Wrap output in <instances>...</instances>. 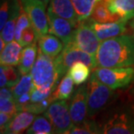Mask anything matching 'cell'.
<instances>
[{
    "label": "cell",
    "instance_id": "17",
    "mask_svg": "<svg viewBox=\"0 0 134 134\" xmlns=\"http://www.w3.org/2000/svg\"><path fill=\"white\" fill-rule=\"evenodd\" d=\"M38 47L39 52L51 58H56L62 52L64 43L57 36L47 33L38 38Z\"/></svg>",
    "mask_w": 134,
    "mask_h": 134
},
{
    "label": "cell",
    "instance_id": "6",
    "mask_svg": "<svg viewBox=\"0 0 134 134\" xmlns=\"http://www.w3.org/2000/svg\"><path fill=\"white\" fill-rule=\"evenodd\" d=\"M44 116L52 123L53 133L68 134L74 125L70 113L69 102L67 100L53 101L44 111Z\"/></svg>",
    "mask_w": 134,
    "mask_h": 134
},
{
    "label": "cell",
    "instance_id": "25",
    "mask_svg": "<svg viewBox=\"0 0 134 134\" xmlns=\"http://www.w3.org/2000/svg\"><path fill=\"white\" fill-rule=\"evenodd\" d=\"M33 87H34V84H33L32 77H31V74L27 73L22 75L19 81L14 86L10 88V89L12 91L14 98L17 99L18 98H19L20 96H22L25 93L30 92Z\"/></svg>",
    "mask_w": 134,
    "mask_h": 134
},
{
    "label": "cell",
    "instance_id": "12",
    "mask_svg": "<svg viewBox=\"0 0 134 134\" xmlns=\"http://www.w3.org/2000/svg\"><path fill=\"white\" fill-rule=\"evenodd\" d=\"M89 24L92 30L97 35L100 41L112 38V37L120 36L126 32V21H116L109 23H99L92 19L91 18L85 19Z\"/></svg>",
    "mask_w": 134,
    "mask_h": 134
},
{
    "label": "cell",
    "instance_id": "28",
    "mask_svg": "<svg viewBox=\"0 0 134 134\" xmlns=\"http://www.w3.org/2000/svg\"><path fill=\"white\" fill-rule=\"evenodd\" d=\"M30 25H31V21H30V19H29V17H28L27 13L25 12V9H24L22 4H21L19 16H18L17 24H16V30H15V37H14V39L17 40L18 42H19L23 32L25 31V29L28 28Z\"/></svg>",
    "mask_w": 134,
    "mask_h": 134
},
{
    "label": "cell",
    "instance_id": "3",
    "mask_svg": "<svg viewBox=\"0 0 134 134\" xmlns=\"http://www.w3.org/2000/svg\"><path fill=\"white\" fill-rule=\"evenodd\" d=\"M114 90L99 81L92 74L87 84L88 118L92 119L98 114L111 101L114 96Z\"/></svg>",
    "mask_w": 134,
    "mask_h": 134
},
{
    "label": "cell",
    "instance_id": "1",
    "mask_svg": "<svg viewBox=\"0 0 134 134\" xmlns=\"http://www.w3.org/2000/svg\"><path fill=\"white\" fill-rule=\"evenodd\" d=\"M97 67H134V37L120 36L101 41L95 56Z\"/></svg>",
    "mask_w": 134,
    "mask_h": 134
},
{
    "label": "cell",
    "instance_id": "35",
    "mask_svg": "<svg viewBox=\"0 0 134 134\" xmlns=\"http://www.w3.org/2000/svg\"><path fill=\"white\" fill-rule=\"evenodd\" d=\"M129 25H130V28H131V30H132V36H133V37H134V18H132V19H131V20H130Z\"/></svg>",
    "mask_w": 134,
    "mask_h": 134
},
{
    "label": "cell",
    "instance_id": "24",
    "mask_svg": "<svg viewBox=\"0 0 134 134\" xmlns=\"http://www.w3.org/2000/svg\"><path fill=\"white\" fill-rule=\"evenodd\" d=\"M98 1L100 0H71L80 22L91 17L93 8Z\"/></svg>",
    "mask_w": 134,
    "mask_h": 134
},
{
    "label": "cell",
    "instance_id": "14",
    "mask_svg": "<svg viewBox=\"0 0 134 134\" xmlns=\"http://www.w3.org/2000/svg\"><path fill=\"white\" fill-rule=\"evenodd\" d=\"M48 9L56 15L69 20L76 27L80 23L79 16L71 0H51L50 6Z\"/></svg>",
    "mask_w": 134,
    "mask_h": 134
},
{
    "label": "cell",
    "instance_id": "9",
    "mask_svg": "<svg viewBox=\"0 0 134 134\" xmlns=\"http://www.w3.org/2000/svg\"><path fill=\"white\" fill-rule=\"evenodd\" d=\"M80 50L96 56L101 41L86 20L81 21L75 28L73 38L71 40Z\"/></svg>",
    "mask_w": 134,
    "mask_h": 134
},
{
    "label": "cell",
    "instance_id": "4",
    "mask_svg": "<svg viewBox=\"0 0 134 134\" xmlns=\"http://www.w3.org/2000/svg\"><path fill=\"white\" fill-rule=\"evenodd\" d=\"M92 73L112 90L125 88L134 82V67H96Z\"/></svg>",
    "mask_w": 134,
    "mask_h": 134
},
{
    "label": "cell",
    "instance_id": "34",
    "mask_svg": "<svg viewBox=\"0 0 134 134\" xmlns=\"http://www.w3.org/2000/svg\"><path fill=\"white\" fill-rule=\"evenodd\" d=\"M5 86H7V77L4 71V68L1 65V69H0V87L2 88Z\"/></svg>",
    "mask_w": 134,
    "mask_h": 134
},
{
    "label": "cell",
    "instance_id": "21",
    "mask_svg": "<svg viewBox=\"0 0 134 134\" xmlns=\"http://www.w3.org/2000/svg\"><path fill=\"white\" fill-rule=\"evenodd\" d=\"M91 69L86 64L83 62H76L68 71L72 77L75 85H81L85 84L91 77Z\"/></svg>",
    "mask_w": 134,
    "mask_h": 134
},
{
    "label": "cell",
    "instance_id": "7",
    "mask_svg": "<svg viewBox=\"0 0 134 134\" xmlns=\"http://www.w3.org/2000/svg\"><path fill=\"white\" fill-rule=\"evenodd\" d=\"M20 3L27 13L31 25L36 30L38 38L49 33L48 17L45 12L46 3L42 0H20Z\"/></svg>",
    "mask_w": 134,
    "mask_h": 134
},
{
    "label": "cell",
    "instance_id": "38",
    "mask_svg": "<svg viewBox=\"0 0 134 134\" xmlns=\"http://www.w3.org/2000/svg\"><path fill=\"white\" fill-rule=\"evenodd\" d=\"M133 92H134V90H133Z\"/></svg>",
    "mask_w": 134,
    "mask_h": 134
},
{
    "label": "cell",
    "instance_id": "22",
    "mask_svg": "<svg viewBox=\"0 0 134 134\" xmlns=\"http://www.w3.org/2000/svg\"><path fill=\"white\" fill-rule=\"evenodd\" d=\"M20 8H21V3L13 10L12 13L10 16L9 19H8L6 24L4 25V28L1 30V37H3L6 43L14 40L16 24H17L18 16H19Z\"/></svg>",
    "mask_w": 134,
    "mask_h": 134
},
{
    "label": "cell",
    "instance_id": "10",
    "mask_svg": "<svg viewBox=\"0 0 134 134\" xmlns=\"http://www.w3.org/2000/svg\"><path fill=\"white\" fill-rule=\"evenodd\" d=\"M70 113L74 125H79L88 117L87 85H81L73 92L69 103Z\"/></svg>",
    "mask_w": 134,
    "mask_h": 134
},
{
    "label": "cell",
    "instance_id": "16",
    "mask_svg": "<svg viewBox=\"0 0 134 134\" xmlns=\"http://www.w3.org/2000/svg\"><path fill=\"white\" fill-rule=\"evenodd\" d=\"M23 46L17 40L6 43L4 49L1 51L0 63L1 65H18L22 55Z\"/></svg>",
    "mask_w": 134,
    "mask_h": 134
},
{
    "label": "cell",
    "instance_id": "23",
    "mask_svg": "<svg viewBox=\"0 0 134 134\" xmlns=\"http://www.w3.org/2000/svg\"><path fill=\"white\" fill-rule=\"evenodd\" d=\"M28 134H50L53 133L52 123L45 116L35 117L32 124L26 130Z\"/></svg>",
    "mask_w": 134,
    "mask_h": 134
},
{
    "label": "cell",
    "instance_id": "19",
    "mask_svg": "<svg viewBox=\"0 0 134 134\" xmlns=\"http://www.w3.org/2000/svg\"><path fill=\"white\" fill-rule=\"evenodd\" d=\"M37 42L23 48L22 55H21L19 64L18 65V70L20 71L22 75L27 74L29 72H31V69H32L35 64V61L37 59Z\"/></svg>",
    "mask_w": 134,
    "mask_h": 134
},
{
    "label": "cell",
    "instance_id": "33",
    "mask_svg": "<svg viewBox=\"0 0 134 134\" xmlns=\"http://www.w3.org/2000/svg\"><path fill=\"white\" fill-rule=\"evenodd\" d=\"M15 100H16V102H17L18 104H19L20 111H21V107L31 102V92L25 93V94H23L22 96H20L19 98H18L17 99H15Z\"/></svg>",
    "mask_w": 134,
    "mask_h": 134
},
{
    "label": "cell",
    "instance_id": "11",
    "mask_svg": "<svg viewBox=\"0 0 134 134\" xmlns=\"http://www.w3.org/2000/svg\"><path fill=\"white\" fill-rule=\"evenodd\" d=\"M49 33L57 36L62 40L64 45L70 43L73 38V34L76 26L73 25L69 20L59 17L53 13L52 10H47Z\"/></svg>",
    "mask_w": 134,
    "mask_h": 134
},
{
    "label": "cell",
    "instance_id": "13",
    "mask_svg": "<svg viewBox=\"0 0 134 134\" xmlns=\"http://www.w3.org/2000/svg\"><path fill=\"white\" fill-rule=\"evenodd\" d=\"M35 114L27 111H20L15 114L12 120L1 131V133L18 134L26 131L32 124Z\"/></svg>",
    "mask_w": 134,
    "mask_h": 134
},
{
    "label": "cell",
    "instance_id": "29",
    "mask_svg": "<svg viewBox=\"0 0 134 134\" xmlns=\"http://www.w3.org/2000/svg\"><path fill=\"white\" fill-rule=\"evenodd\" d=\"M7 77V87L12 88L19 81L22 77L20 71L12 65H2Z\"/></svg>",
    "mask_w": 134,
    "mask_h": 134
},
{
    "label": "cell",
    "instance_id": "2",
    "mask_svg": "<svg viewBox=\"0 0 134 134\" xmlns=\"http://www.w3.org/2000/svg\"><path fill=\"white\" fill-rule=\"evenodd\" d=\"M76 62H83L86 64L92 71L97 67L95 56L80 50L75 45L73 42L71 41L67 44L64 45L62 52L54 59L56 71L59 77L65 75L70 68Z\"/></svg>",
    "mask_w": 134,
    "mask_h": 134
},
{
    "label": "cell",
    "instance_id": "36",
    "mask_svg": "<svg viewBox=\"0 0 134 134\" xmlns=\"http://www.w3.org/2000/svg\"><path fill=\"white\" fill-rule=\"evenodd\" d=\"M42 1H44V2L46 3V4H48V2H49V0H42Z\"/></svg>",
    "mask_w": 134,
    "mask_h": 134
},
{
    "label": "cell",
    "instance_id": "30",
    "mask_svg": "<svg viewBox=\"0 0 134 134\" xmlns=\"http://www.w3.org/2000/svg\"><path fill=\"white\" fill-rule=\"evenodd\" d=\"M37 40H38V36H37V31L32 25H30L23 32L19 43L23 47H25L27 46V45L32 44L33 43H36Z\"/></svg>",
    "mask_w": 134,
    "mask_h": 134
},
{
    "label": "cell",
    "instance_id": "27",
    "mask_svg": "<svg viewBox=\"0 0 134 134\" xmlns=\"http://www.w3.org/2000/svg\"><path fill=\"white\" fill-rule=\"evenodd\" d=\"M18 0H2L0 8V29L4 28L13 10L19 4Z\"/></svg>",
    "mask_w": 134,
    "mask_h": 134
},
{
    "label": "cell",
    "instance_id": "37",
    "mask_svg": "<svg viewBox=\"0 0 134 134\" xmlns=\"http://www.w3.org/2000/svg\"><path fill=\"white\" fill-rule=\"evenodd\" d=\"M133 112H134V108H133Z\"/></svg>",
    "mask_w": 134,
    "mask_h": 134
},
{
    "label": "cell",
    "instance_id": "15",
    "mask_svg": "<svg viewBox=\"0 0 134 134\" xmlns=\"http://www.w3.org/2000/svg\"><path fill=\"white\" fill-rule=\"evenodd\" d=\"M112 14L120 20L126 21L134 18V0H104Z\"/></svg>",
    "mask_w": 134,
    "mask_h": 134
},
{
    "label": "cell",
    "instance_id": "26",
    "mask_svg": "<svg viewBox=\"0 0 134 134\" xmlns=\"http://www.w3.org/2000/svg\"><path fill=\"white\" fill-rule=\"evenodd\" d=\"M71 134H97L101 133L100 125L92 119H85L79 125H74L69 131Z\"/></svg>",
    "mask_w": 134,
    "mask_h": 134
},
{
    "label": "cell",
    "instance_id": "31",
    "mask_svg": "<svg viewBox=\"0 0 134 134\" xmlns=\"http://www.w3.org/2000/svg\"><path fill=\"white\" fill-rule=\"evenodd\" d=\"M0 111L12 115H15L18 111H20V106L15 99L0 98Z\"/></svg>",
    "mask_w": 134,
    "mask_h": 134
},
{
    "label": "cell",
    "instance_id": "20",
    "mask_svg": "<svg viewBox=\"0 0 134 134\" xmlns=\"http://www.w3.org/2000/svg\"><path fill=\"white\" fill-rule=\"evenodd\" d=\"M90 18L99 23L116 22V21L120 20L119 17L113 15L110 12L108 7L106 6L105 3L104 2V0H100L95 4Z\"/></svg>",
    "mask_w": 134,
    "mask_h": 134
},
{
    "label": "cell",
    "instance_id": "18",
    "mask_svg": "<svg viewBox=\"0 0 134 134\" xmlns=\"http://www.w3.org/2000/svg\"><path fill=\"white\" fill-rule=\"evenodd\" d=\"M75 84L69 72L63 77L60 82L55 87L54 91L51 95L52 102L56 100H67L72 96V92L74 91Z\"/></svg>",
    "mask_w": 134,
    "mask_h": 134
},
{
    "label": "cell",
    "instance_id": "32",
    "mask_svg": "<svg viewBox=\"0 0 134 134\" xmlns=\"http://www.w3.org/2000/svg\"><path fill=\"white\" fill-rule=\"evenodd\" d=\"M13 116H14V115L6 113V112H3V111L0 112V129H1V131L4 129L7 125L8 123L12 120Z\"/></svg>",
    "mask_w": 134,
    "mask_h": 134
},
{
    "label": "cell",
    "instance_id": "5",
    "mask_svg": "<svg viewBox=\"0 0 134 134\" xmlns=\"http://www.w3.org/2000/svg\"><path fill=\"white\" fill-rule=\"evenodd\" d=\"M34 87H42L47 85H58L59 76L56 71L52 58L39 52L35 64L31 71Z\"/></svg>",
    "mask_w": 134,
    "mask_h": 134
},
{
    "label": "cell",
    "instance_id": "8",
    "mask_svg": "<svg viewBox=\"0 0 134 134\" xmlns=\"http://www.w3.org/2000/svg\"><path fill=\"white\" fill-rule=\"evenodd\" d=\"M100 125L104 134H132L134 133V112L132 111H119L107 119Z\"/></svg>",
    "mask_w": 134,
    "mask_h": 134
}]
</instances>
